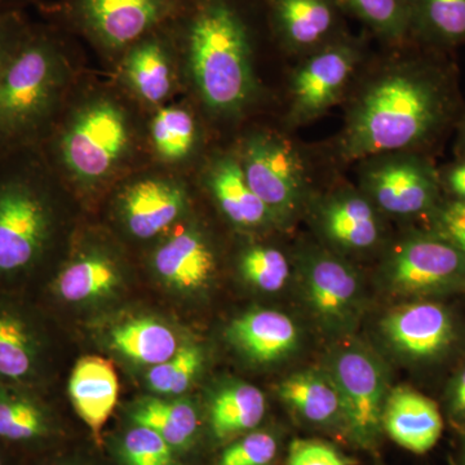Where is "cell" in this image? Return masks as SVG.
I'll return each mask as SVG.
<instances>
[{
    "instance_id": "23",
    "label": "cell",
    "mask_w": 465,
    "mask_h": 465,
    "mask_svg": "<svg viewBox=\"0 0 465 465\" xmlns=\"http://www.w3.org/2000/svg\"><path fill=\"white\" fill-rule=\"evenodd\" d=\"M54 433L47 407L33 388L0 382V443L7 448H34Z\"/></svg>"
},
{
    "instance_id": "32",
    "label": "cell",
    "mask_w": 465,
    "mask_h": 465,
    "mask_svg": "<svg viewBox=\"0 0 465 465\" xmlns=\"http://www.w3.org/2000/svg\"><path fill=\"white\" fill-rule=\"evenodd\" d=\"M153 143L155 152L166 161H182L194 149L197 124L191 113L182 108L158 110L152 122Z\"/></svg>"
},
{
    "instance_id": "33",
    "label": "cell",
    "mask_w": 465,
    "mask_h": 465,
    "mask_svg": "<svg viewBox=\"0 0 465 465\" xmlns=\"http://www.w3.org/2000/svg\"><path fill=\"white\" fill-rule=\"evenodd\" d=\"M242 277L255 289L278 292L291 277V262L282 251L272 246L250 247L240 259Z\"/></svg>"
},
{
    "instance_id": "17",
    "label": "cell",
    "mask_w": 465,
    "mask_h": 465,
    "mask_svg": "<svg viewBox=\"0 0 465 465\" xmlns=\"http://www.w3.org/2000/svg\"><path fill=\"white\" fill-rule=\"evenodd\" d=\"M229 341L243 356L271 365L295 353L300 330L292 318L274 309H255L235 318L229 326Z\"/></svg>"
},
{
    "instance_id": "14",
    "label": "cell",
    "mask_w": 465,
    "mask_h": 465,
    "mask_svg": "<svg viewBox=\"0 0 465 465\" xmlns=\"http://www.w3.org/2000/svg\"><path fill=\"white\" fill-rule=\"evenodd\" d=\"M381 213L361 189L341 188L318 202L317 228L335 252L363 253L382 240Z\"/></svg>"
},
{
    "instance_id": "41",
    "label": "cell",
    "mask_w": 465,
    "mask_h": 465,
    "mask_svg": "<svg viewBox=\"0 0 465 465\" xmlns=\"http://www.w3.org/2000/svg\"><path fill=\"white\" fill-rule=\"evenodd\" d=\"M443 197L465 204V157H458L440 170Z\"/></svg>"
},
{
    "instance_id": "22",
    "label": "cell",
    "mask_w": 465,
    "mask_h": 465,
    "mask_svg": "<svg viewBox=\"0 0 465 465\" xmlns=\"http://www.w3.org/2000/svg\"><path fill=\"white\" fill-rule=\"evenodd\" d=\"M69 394L82 420L99 437L118 402L114 366L103 357L81 358L70 376Z\"/></svg>"
},
{
    "instance_id": "18",
    "label": "cell",
    "mask_w": 465,
    "mask_h": 465,
    "mask_svg": "<svg viewBox=\"0 0 465 465\" xmlns=\"http://www.w3.org/2000/svg\"><path fill=\"white\" fill-rule=\"evenodd\" d=\"M339 9L332 0H272V21L290 52L307 54L338 38Z\"/></svg>"
},
{
    "instance_id": "45",
    "label": "cell",
    "mask_w": 465,
    "mask_h": 465,
    "mask_svg": "<svg viewBox=\"0 0 465 465\" xmlns=\"http://www.w3.org/2000/svg\"><path fill=\"white\" fill-rule=\"evenodd\" d=\"M460 465H465V430L463 437V446H461Z\"/></svg>"
},
{
    "instance_id": "38",
    "label": "cell",
    "mask_w": 465,
    "mask_h": 465,
    "mask_svg": "<svg viewBox=\"0 0 465 465\" xmlns=\"http://www.w3.org/2000/svg\"><path fill=\"white\" fill-rule=\"evenodd\" d=\"M289 465H349V461L321 440H296L290 446Z\"/></svg>"
},
{
    "instance_id": "19",
    "label": "cell",
    "mask_w": 465,
    "mask_h": 465,
    "mask_svg": "<svg viewBox=\"0 0 465 465\" xmlns=\"http://www.w3.org/2000/svg\"><path fill=\"white\" fill-rule=\"evenodd\" d=\"M121 207L131 234L149 240L179 219L186 207V193L173 180L145 179L125 191Z\"/></svg>"
},
{
    "instance_id": "5",
    "label": "cell",
    "mask_w": 465,
    "mask_h": 465,
    "mask_svg": "<svg viewBox=\"0 0 465 465\" xmlns=\"http://www.w3.org/2000/svg\"><path fill=\"white\" fill-rule=\"evenodd\" d=\"M381 281L407 300L465 295V252L430 226L407 232L388 251Z\"/></svg>"
},
{
    "instance_id": "35",
    "label": "cell",
    "mask_w": 465,
    "mask_h": 465,
    "mask_svg": "<svg viewBox=\"0 0 465 465\" xmlns=\"http://www.w3.org/2000/svg\"><path fill=\"white\" fill-rule=\"evenodd\" d=\"M122 450L127 465H173V449L157 432L143 425L128 430Z\"/></svg>"
},
{
    "instance_id": "29",
    "label": "cell",
    "mask_w": 465,
    "mask_h": 465,
    "mask_svg": "<svg viewBox=\"0 0 465 465\" xmlns=\"http://www.w3.org/2000/svg\"><path fill=\"white\" fill-rule=\"evenodd\" d=\"M110 341L124 356L152 366L166 362L179 349L173 330L152 318L119 324L110 333Z\"/></svg>"
},
{
    "instance_id": "31",
    "label": "cell",
    "mask_w": 465,
    "mask_h": 465,
    "mask_svg": "<svg viewBox=\"0 0 465 465\" xmlns=\"http://www.w3.org/2000/svg\"><path fill=\"white\" fill-rule=\"evenodd\" d=\"M341 11L362 21L382 41L410 38V0H332Z\"/></svg>"
},
{
    "instance_id": "4",
    "label": "cell",
    "mask_w": 465,
    "mask_h": 465,
    "mask_svg": "<svg viewBox=\"0 0 465 465\" xmlns=\"http://www.w3.org/2000/svg\"><path fill=\"white\" fill-rule=\"evenodd\" d=\"M20 155L18 150L0 157V287L30 277L54 235V207L41 171Z\"/></svg>"
},
{
    "instance_id": "25",
    "label": "cell",
    "mask_w": 465,
    "mask_h": 465,
    "mask_svg": "<svg viewBox=\"0 0 465 465\" xmlns=\"http://www.w3.org/2000/svg\"><path fill=\"white\" fill-rule=\"evenodd\" d=\"M173 66L166 42L154 32L131 45L124 60L125 81L140 99L158 104L173 88Z\"/></svg>"
},
{
    "instance_id": "6",
    "label": "cell",
    "mask_w": 465,
    "mask_h": 465,
    "mask_svg": "<svg viewBox=\"0 0 465 465\" xmlns=\"http://www.w3.org/2000/svg\"><path fill=\"white\" fill-rule=\"evenodd\" d=\"M445 300H407L381 320L384 341L416 369L455 367L465 357V320Z\"/></svg>"
},
{
    "instance_id": "9",
    "label": "cell",
    "mask_w": 465,
    "mask_h": 465,
    "mask_svg": "<svg viewBox=\"0 0 465 465\" xmlns=\"http://www.w3.org/2000/svg\"><path fill=\"white\" fill-rule=\"evenodd\" d=\"M238 161L278 224H290L308 200L307 171L292 143L277 134H252L242 143Z\"/></svg>"
},
{
    "instance_id": "15",
    "label": "cell",
    "mask_w": 465,
    "mask_h": 465,
    "mask_svg": "<svg viewBox=\"0 0 465 465\" xmlns=\"http://www.w3.org/2000/svg\"><path fill=\"white\" fill-rule=\"evenodd\" d=\"M43 341L26 309L0 298V382L33 388L41 378Z\"/></svg>"
},
{
    "instance_id": "8",
    "label": "cell",
    "mask_w": 465,
    "mask_h": 465,
    "mask_svg": "<svg viewBox=\"0 0 465 465\" xmlns=\"http://www.w3.org/2000/svg\"><path fill=\"white\" fill-rule=\"evenodd\" d=\"M360 189L381 213L428 217L443 200L440 170L421 152H399L361 161Z\"/></svg>"
},
{
    "instance_id": "42",
    "label": "cell",
    "mask_w": 465,
    "mask_h": 465,
    "mask_svg": "<svg viewBox=\"0 0 465 465\" xmlns=\"http://www.w3.org/2000/svg\"><path fill=\"white\" fill-rule=\"evenodd\" d=\"M30 0H0V14L3 12L23 11L24 5Z\"/></svg>"
},
{
    "instance_id": "34",
    "label": "cell",
    "mask_w": 465,
    "mask_h": 465,
    "mask_svg": "<svg viewBox=\"0 0 465 465\" xmlns=\"http://www.w3.org/2000/svg\"><path fill=\"white\" fill-rule=\"evenodd\" d=\"M203 353L195 345H183L166 362L153 366L148 374L150 390L161 394H182L200 374Z\"/></svg>"
},
{
    "instance_id": "26",
    "label": "cell",
    "mask_w": 465,
    "mask_h": 465,
    "mask_svg": "<svg viewBox=\"0 0 465 465\" xmlns=\"http://www.w3.org/2000/svg\"><path fill=\"white\" fill-rule=\"evenodd\" d=\"M410 38L434 50L465 42V0H410Z\"/></svg>"
},
{
    "instance_id": "16",
    "label": "cell",
    "mask_w": 465,
    "mask_h": 465,
    "mask_svg": "<svg viewBox=\"0 0 465 465\" xmlns=\"http://www.w3.org/2000/svg\"><path fill=\"white\" fill-rule=\"evenodd\" d=\"M439 403L411 387L390 391L382 412L385 432L401 448L425 454L439 443L443 432Z\"/></svg>"
},
{
    "instance_id": "21",
    "label": "cell",
    "mask_w": 465,
    "mask_h": 465,
    "mask_svg": "<svg viewBox=\"0 0 465 465\" xmlns=\"http://www.w3.org/2000/svg\"><path fill=\"white\" fill-rule=\"evenodd\" d=\"M155 272L171 287L183 291L204 289L216 271V260L203 235L185 229L158 247L153 258Z\"/></svg>"
},
{
    "instance_id": "2",
    "label": "cell",
    "mask_w": 465,
    "mask_h": 465,
    "mask_svg": "<svg viewBox=\"0 0 465 465\" xmlns=\"http://www.w3.org/2000/svg\"><path fill=\"white\" fill-rule=\"evenodd\" d=\"M186 56L193 81L208 109L240 113L255 94L249 29L232 0H192Z\"/></svg>"
},
{
    "instance_id": "10",
    "label": "cell",
    "mask_w": 465,
    "mask_h": 465,
    "mask_svg": "<svg viewBox=\"0 0 465 465\" xmlns=\"http://www.w3.org/2000/svg\"><path fill=\"white\" fill-rule=\"evenodd\" d=\"M302 296L312 314L331 333L354 329L362 313L363 290L354 266L341 253L307 246L296 253Z\"/></svg>"
},
{
    "instance_id": "37",
    "label": "cell",
    "mask_w": 465,
    "mask_h": 465,
    "mask_svg": "<svg viewBox=\"0 0 465 465\" xmlns=\"http://www.w3.org/2000/svg\"><path fill=\"white\" fill-rule=\"evenodd\" d=\"M427 226L448 238L465 252V204L443 197L439 207L428 217Z\"/></svg>"
},
{
    "instance_id": "36",
    "label": "cell",
    "mask_w": 465,
    "mask_h": 465,
    "mask_svg": "<svg viewBox=\"0 0 465 465\" xmlns=\"http://www.w3.org/2000/svg\"><path fill=\"white\" fill-rule=\"evenodd\" d=\"M277 454V440L266 432L251 433L223 452L219 465H269Z\"/></svg>"
},
{
    "instance_id": "13",
    "label": "cell",
    "mask_w": 465,
    "mask_h": 465,
    "mask_svg": "<svg viewBox=\"0 0 465 465\" xmlns=\"http://www.w3.org/2000/svg\"><path fill=\"white\" fill-rule=\"evenodd\" d=\"M182 9L183 0H70L63 11L100 47L121 51L179 16Z\"/></svg>"
},
{
    "instance_id": "40",
    "label": "cell",
    "mask_w": 465,
    "mask_h": 465,
    "mask_svg": "<svg viewBox=\"0 0 465 465\" xmlns=\"http://www.w3.org/2000/svg\"><path fill=\"white\" fill-rule=\"evenodd\" d=\"M446 414L465 430V357L452 369L445 388Z\"/></svg>"
},
{
    "instance_id": "24",
    "label": "cell",
    "mask_w": 465,
    "mask_h": 465,
    "mask_svg": "<svg viewBox=\"0 0 465 465\" xmlns=\"http://www.w3.org/2000/svg\"><path fill=\"white\" fill-rule=\"evenodd\" d=\"M277 393L292 411L311 423L344 420L341 393L326 369L302 370L290 375L278 385Z\"/></svg>"
},
{
    "instance_id": "27",
    "label": "cell",
    "mask_w": 465,
    "mask_h": 465,
    "mask_svg": "<svg viewBox=\"0 0 465 465\" xmlns=\"http://www.w3.org/2000/svg\"><path fill=\"white\" fill-rule=\"evenodd\" d=\"M119 281L118 266L109 256L84 253L64 266L52 283V291L67 302H82L109 295Z\"/></svg>"
},
{
    "instance_id": "1",
    "label": "cell",
    "mask_w": 465,
    "mask_h": 465,
    "mask_svg": "<svg viewBox=\"0 0 465 465\" xmlns=\"http://www.w3.org/2000/svg\"><path fill=\"white\" fill-rule=\"evenodd\" d=\"M457 81L434 57L403 56L366 76L349 106L338 140L339 157L363 161L399 152H421L457 118Z\"/></svg>"
},
{
    "instance_id": "20",
    "label": "cell",
    "mask_w": 465,
    "mask_h": 465,
    "mask_svg": "<svg viewBox=\"0 0 465 465\" xmlns=\"http://www.w3.org/2000/svg\"><path fill=\"white\" fill-rule=\"evenodd\" d=\"M207 185L217 206L232 224L244 229L280 225L251 189L238 158L222 155L213 159L207 171Z\"/></svg>"
},
{
    "instance_id": "30",
    "label": "cell",
    "mask_w": 465,
    "mask_h": 465,
    "mask_svg": "<svg viewBox=\"0 0 465 465\" xmlns=\"http://www.w3.org/2000/svg\"><path fill=\"white\" fill-rule=\"evenodd\" d=\"M134 423L157 432L173 449H185L197 434L200 419L188 401L143 400L133 411Z\"/></svg>"
},
{
    "instance_id": "28",
    "label": "cell",
    "mask_w": 465,
    "mask_h": 465,
    "mask_svg": "<svg viewBox=\"0 0 465 465\" xmlns=\"http://www.w3.org/2000/svg\"><path fill=\"white\" fill-rule=\"evenodd\" d=\"M265 415V397L259 388L234 382L223 388L211 403V428L217 439L252 430Z\"/></svg>"
},
{
    "instance_id": "39",
    "label": "cell",
    "mask_w": 465,
    "mask_h": 465,
    "mask_svg": "<svg viewBox=\"0 0 465 465\" xmlns=\"http://www.w3.org/2000/svg\"><path fill=\"white\" fill-rule=\"evenodd\" d=\"M23 11L0 14V74L30 29Z\"/></svg>"
},
{
    "instance_id": "43",
    "label": "cell",
    "mask_w": 465,
    "mask_h": 465,
    "mask_svg": "<svg viewBox=\"0 0 465 465\" xmlns=\"http://www.w3.org/2000/svg\"><path fill=\"white\" fill-rule=\"evenodd\" d=\"M459 157H465V114L461 119L460 131H459Z\"/></svg>"
},
{
    "instance_id": "11",
    "label": "cell",
    "mask_w": 465,
    "mask_h": 465,
    "mask_svg": "<svg viewBox=\"0 0 465 465\" xmlns=\"http://www.w3.org/2000/svg\"><path fill=\"white\" fill-rule=\"evenodd\" d=\"M362 61L353 39L339 35L305 54L290 84L289 124H309L326 114L341 99Z\"/></svg>"
},
{
    "instance_id": "3",
    "label": "cell",
    "mask_w": 465,
    "mask_h": 465,
    "mask_svg": "<svg viewBox=\"0 0 465 465\" xmlns=\"http://www.w3.org/2000/svg\"><path fill=\"white\" fill-rule=\"evenodd\" d=\"M66 82V58L57 39L45 27L30 26L0 74V157L35 148Z\"/></svg>"
},
{
    "instance_id": "7",
    "label": "cell",
    "mask_w": 465,
    "mask_h": 465,
    "mask_svg": "<svg viewBox=\"0 0 465 465\" xmlns=\"http://www.w3.org/2000/svg\"><path fill=\"white\" fill-rule=\"evenodd\" d=\"M130 148V125L114 101L97 99L82 106L58 140L61 162L84 185L104 182Z\"/></svg>"
},
{
    "instance_id": "44",
    "label": "cell",
    "mask_w": 465,
    "mask_h": 465,
    "mask_svg": "<svg viewBox=\"0 0 465 465\" xmlns=\"http://www.w3.org/2000/svg\"><path fill=\"white\" fill-rule=\"evenodd\" d=\"M5 448L7 446L0 443V465H11V460H9L8 452L5 451Z\"/></svg>"
},
{
    "instance_id": "12",
    "label": "cell",
    "mask_w": 465,
    "mask_h": 465,
    "mask_svg": "<svg viewBox=\"0 0 465 465\" xmlns=\"http://www.w3.org/2000/svg\"><path fill=\"white\" fill-rule=\"evenodd\" d=\"M326 371L341 393L342 418L349 430L361 440L374 439L382 427V412L391 391L381 358L354 342L333 351Z\"/></svg>"
}]
</instances>
